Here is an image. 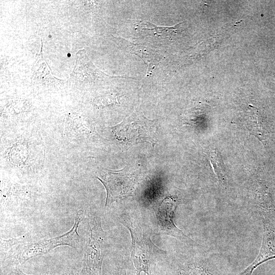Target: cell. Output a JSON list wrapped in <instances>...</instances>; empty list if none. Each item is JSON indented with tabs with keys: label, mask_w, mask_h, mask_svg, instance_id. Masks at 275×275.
Masks as SVG:
<instances>
[{
	"label": "cell",
	"mask_w": 275,
	"mask_h": 275,
	"mask_svg": "<svg viewBox=\"0 0 275 275\" xmlns=\"http://www.w3.org/2000/svg\"><path fill=\"white\" fill-rule=\"evenodd\" d=\"M83 217V212L79 210L76 214L72 227L60 236L33 242L25 241L23 237L9 239L6 249L1 254V264L5 267H16L60 246L67 245L75 249H80V236L78 228Z\"/></svg>",
	"instance_id": "cell-1"
},
{
	"label": "cell",
	"mask_w": 275,
	"mask_h": 275,
	"mask_svg": "<svg viewBox=\"0 0 275 275\" xmlns=\"http://www.w3.org/2000/svg\"><path fill=\"white\" fill-rule=\"evenodd\" d=\"M136 210H122L118 221L129 231L131 239V258L136 275L144 272L154 275L155 266L167 253L156 245L149 228L137 216Z\"/></svg>",
	"instance_id": "cell-2"
},
{
	"label": "cell",
	"mask_w": 275,
	"mask_h": 275,
	"mask_svg": "<svg viewBox=\"0 0 275 275\" xmlns=\"http://www.w3.org/2000/svg\"><path fill=\"white\" fill-rule=\"evenodd\" d=\"M202 246L167 255L157 263L154 275H215Z\"/></svg>",
	"instance_id": "cell-3"
},
{
	"label": "cell",
	"mask_w": 275,
	"mask_h": 275,
	"mask_svg": "<svg viewBox=\"0 0 275 275\" xmlns=\"http://www.w3.org/2000/svg\"><path fill=\"white\" fill-rule=\"evenodd\" d=\"M86 224L83 263L79 275H102L103 261L109 248L108 236L96 211L89 212Z\"/></svg>",
	"instance_id": "cell-4"
},
{
	"label": "cell",
	"mask_w": 275,
	"mask_h": 275,
	"mask_svg": "<svg viewBox=\"0 0 275 275\" xmlns=\"http://www.w3.org/2000/svg\"><path fill=\"white\" fill-rule=\"evenodd\" d=\"M124 169L112 171L102 168L97 176L106 190L105 207L107 209L113 203L134 195L137 181L133 176L125 172Z\"/></svg>",
	"instance_id": "cell-5"
},
{
	"label": "cell",
	"mask_w": 275,
	"mask_h": 275,
	"mask_svg": "<svg viewBox=\"0 0 275 275\" xmlns=\"http://www.w3.org/2000/svg\"><path fill=\"white\" fill-rule=\"evenodd\" d=\"M180 201L173 195H167L154 207L156 223L159 232L172 236L188 246H200L193 239L178 228L174 222L175 211Z\"/></svg>",
	"instance_id": "cell-6"
},
{
	"label": "cell",
	"mask_w": 275,
	"mask_h": 275,
	"mask_svg": "<svg viewBox=\"0 0 275 275\" xmlns=\"http://www.w3.org/2000/svg\"><path fill=\"white\" fill-rule=\"evenodd\" d=\"M263 237L261 246L254 261L238 275H252L260 265L275 258V227L268 219H262Z\"/></svg>",
	"instance_id": "cell-7"
},
{
	"label": "cell",
	"mask_w": 275,
	"mask_h": 275,
	"mask_svg": "<svg viewBox=\"0 0 275 275\" xmlns=\"http://www.w3.org/2000/svg\"><path fill=\"white\" fill-rule=\"evenodd\" d=\"M119 40V44L132 54L139 56L147 67V75L151 74L155 66L158 63L161 56L151 48L142 44L131 42L122 37H116Z\"/></svg>",
	"instance_id": "cell-8"
},
{
	"label": "cell",
	"mask_w": 275,
	"mask_h": 275,
	"mask_svg": "<svg viewBox=\"0 0 275 275\" xmlns=\"http://www.w3.org/2000/svg\"><path fill=\"white\" fill-rule=\"evenodd\" d=\"M182 22H181L172 26H157L150 22L142 21L140 23V28L143 31H150L153 35L157 36L171 39L180 32V30L178 29L179 26Z\"/></svg>",
	"instance_id": "cell-9"
},
{
	"label": "cell",
	"mask_w": 275,
	"mask_h": 275,
	"mask_svg": "<svg viewBox=\"0 0 275 275\" xmlns=\"http://www.w3.org/2000/svg\"><path fill=\"white\" fill-rule=\"evenodd\" d=\"M245 125L250 133L262 140L264 132L262 124L257 109L253 106L246 116Z\"/></svg>",
	"instance_id": "cell-10"
},
{
	"label": "cell",
	"mask_w": 275,
	"mask_h": 275,
	"mask_svg": "<svg viewBox=\"0 0 275 275\" xmlns=\"http://www.w3.org/2000/svg\"><path fill=\"white\" fill-rule=\"evenodd\" d=\"M208 158L216 178L223 182L225 180L224 168L220 154L216 149H213L209 152Z\"/></svg>",
	"instance_id": "cell-11"
},
{
	"label": "cell",
	"mask_w": 275,
	"mask_h": 275,
	"mask_svg": "<svg viewBox=\"0 0 275 275\" xmlns=\"http://www.w3.org/2000/svg\"><path fill=\"white\" fill-rule=\"evenodd\" d=\"M127 261L121 255L113 263L109 275H127Z\"/></svg>",
	"instance_id": "cell-12"
},
{
	"label": "cell",
	"mask_w": 275,
	"mask_h": 275,
	"mask_svg": "<svg viewBox=\"0 0 275 275\" xmlns=\"http://www.w3.org/2000/svg\"><path fill=\"white\" fill-rule=\"evenodd\" d=\"M206 108L204 107L196 108L194 109L189 111L187 117L186 121L190 123H195L198 120L203 118L206 114Z\"/></svg>",
	"instance_id": "cell-13"
},
{
	"label": "cell",
	"mask_w": 275,
	"mask_h": 275,
	"mask_svg": "<svg viewBox=\"0 0 275 275\" xmlns=\"http://www.w3.org/2000/svg\"><path fill=\"white\" fill-rule=\"evenodd\" d=\"M96 103L100 104L101 105H107L109 104H118L119 103L118 101V97L117 95H112L111 96H108L107 97L104 98H99L96 100Z\"/></svg>",
	"instance_id": "cell-14"
},
{
	"label": "cell",
	"mask_w": 275,
	"mask_h": 275,
	"mask_svg": "<svg viewBox=\"0 0 275 275\" xmlns=\"http://www.w3.org/2000/svg\"><path fill=\"white\" fill-rule=\"evenodd\" d=\"M5 275H72V274H28L25 273L19 268H17L16 267H13L10 269V270Z\"/></svg>",
	"instance_id": "cell-15"
},
{
	"label": "cell",
	"mask_w": 275,
	"mask_h": 275,
	"mask_svg": "<svg viewBox=\"0 0 275 275\" xmlns=\"http://www.w3.org/2000/svg\"><path fill=\"white\" fill-rule=\"evenodd\" d=\"M237 275H238V274H237Z\"/></svg>",
	"instance_id": "cell-16"
}]
</instances>
